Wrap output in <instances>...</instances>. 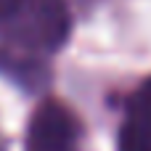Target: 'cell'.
Returning <instances> with one entry per match:
<instances>
[{
  "instance_id": "3",
  "label": "cell",
  "mask_w": 151,
  "mask_h": 151,
  "mask_svg": "<svg viewBox=\"0 0 151 151\" xmlns=\"http://www.w3.org/2000/svg\"><path fill=\"white\" fill-rule=\"evenodd\" d=\"M117 151H151V77L127 101Z\"/></svg>"
},
{
  "instance_id": "2",
  "label": "cell",
  "mask_w": 151,
  "mask_h": 151,
  "mask_svg": "<svg viewBox=\"0 0 151 151\" xmlns=\"http://www.w3.org/2000/svg\"><path fill=\"white\" fill-rule=\"evenodd\" d=\"M80 138H82V125H80L77 114L66 104L48 98L29 117L24 149L27 151H77Z\"/></svg>"
},
{
  "instance_id": "1",
  "label": "cell",
  "mask_w": 151,
  "mask_h": 151,
  "mask_svg": "<svg viewBox=\"0 0 151 151\" xmlns=\"http://www.w3.org/2000/svg\"><path fill=\"white\" fill-rule=\"evenodd\" d=\"M69 37L66 0H0V42L8 53L42 58Z\"/></svg>"
}]
</instances>
